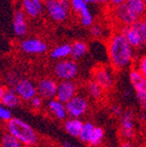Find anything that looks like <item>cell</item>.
<instances>
[{
	"label": "cell",
	"instance_id": "32",
	"mask_svg": "<svg viewBox=\"0 0 146 147\" xmlns=\"http://www.w3.org/2000/svg\"><path fill=\"white\" fill-rule=\"evenodd\" d=\"M137 69L146 78V54L139 58L137 62Z\"/></svg>",
	"mask_w": 146,
	"mask_h": 147
},
{
	"label": "cell",
	"instance_id": "10",
	"mask_svg": "<svg viewBox=\"0 0 146 147\" xmlns=\"http://www.w3.org/2000/svg\"><path fill=\"white\" fill-rule=\"evenodd\" d=\"M14 88L22 100L31 101L37 95V86L29 79L18 80Z\"/></svg>",
	"mask_w": 146,
	"mask_h": 147
},
{
	"label": "cell",
	"instance_id": "7",
	"mask_svg": "<svg viewBox=\"0 0 146 147\" xmlns=\"http://www.w3.org/2000/svg\"><path fill=\"white\" fill-rule=\"evenodd\" d=\"M92 79L95 81L103 90H110L114 84L112 73L108 67L104 65H96L92 71Z\"/></svg>",
	"mask_w": 146,
	"mask_h": 147
},
{
	"label": "cell",
	"instance_id": "13",
	"mask_svg": "<svg viewBox=\"0 0 146 147\" xmlns=\"http://www.w3.org/2000/svg\"><path fill=\"white\" fill-rule=\"evenodd\" d=\"M56 81L51 78L41 79L37 84V94L44 99H52L56 97L57 92Z\"/></svg>",
	"mask_w": 146,
	"mask_h": 147
},
{
	"label": "cell",
	"instance_id": "26",
	"mask_svg": "<svg viewBox=\"0 0 146 147\" xmlns=\"http://www.w3.org/2000/svg\"><path fill=\"white\" fill-rule=\"evenodd\" d=\"M103 137H104V131L103 129L100 127H95L91 134V137H90L89 144L91 146H98L103 140Z\"/></svg>",
	"mask_w": 146,
	"mask_h": 147
},
{
	"label": "cell",
	"instance_id": "14",
	"mask_svg": "<svg viewBox=\"0 0 146 147\" xmlns=\"http://www.w3.org/2000/svg\"><path fill=\"white\" fill-rule=\"evenodd\" d=\"M120 30L126 37L127 41L130 43V45L133 48H141L143 45V41H142L141 35L138 32L137 28L135 27L134 24L131 26H126V27H122Z\"/></svg>",
	"mask_w": 146,
	"mask_h": 147
},
{
	"label": "cell",
	"instance_id": "16",
	"mask_svg": "<svg viewBox=\"0 0 146 147\" xmlns=\"http://www.w3.org/2000/svg\"><path fill=\"white\" fill-rule=\"evenodd\" d=\"M129 80L136 93H146V78L137 69H132L130 71Z\"/></svg>",
	"mask_w": 146,
	"mask_h": 147
},
{
	"label": "cell",
	"instance_id": "17",
	"mask_svg": "<svg viewBox=\"0 0 146 147\" xmlns=\"http://www.w3.org/2000/svg\"><path fill=\"white\" fill-rule=\"evenodd\" d=\"M72 56V44L62 43L54 46L50 51V57L55 60L66 59Z\"/></svg>",
	"mask_w": 146,
	"mask_h": 147
},
{
	"label": "cell",
	"instance_id": "20",
	"mask_svg": "<svg viewBox=\"0 0 146 147\" xmlns=\"http://www.w3.org/2000/svg\"><path fill=\"white\" fill-rule=\"evenodd\" d=\"M48 107L50 109V111L59 119H66L68 117V111H66V103L62 102L58 99H50L48 102Z\"/></svg>",
	"mask_w": 146,
	"mask_h": 147
},
{
	"label": "cell",
	"instance_id": "36",
	"mask_svg": "<svg viewBox=\"0 0 146 147\" xmlns=\"http://www.w3.org/2000/svg\"><path fill=\"white\" fill-rule=\"evenodd\" d=\"M127 0H112V2H110V6H116V5H120V4H123L125 3Z\"/></svg>",
	"mask_w": 146,
	"mask_h": 147
},
{
	"label": "cell",
	"instance_id": "19",
	"mask_svg": "<svg viewBox=\"0 0 146 147\" xmlns=\"http://www.w3.org/2000/svg\"><path fill=\"white\" fill-rule=\"evenodd\" d=\"M125 3L138 21L146 14V6L144 0H127Z\"/></svg>",
	"mask_w": 146,
	"mask_h": 147
},
{
	"label": "cell",
	"instance_id": "24",
	"mask_svg": "<svg viewBox=\"0 0 146 147\" xmlns=\"http://www.w3.org/2000/svg\"><path fill=\"white\" fill-rule=\"evenodd\" d=\"M87 92H88V94L94 99H99L101 96H102V92L104 90L100 87V86L95 82V81L92 79L90 80L89 82L87 83Z\"/></svg>",
	"mask_w": 146,
	"mask_h": 147
},
{
	"label": "cell",
	"instance_id": "12",
	"mask_svg": "<svg viewBox=\"0 0 146 147\" xmlns=\"http://www.w3.org/2000/svg\"><path fill=\"white\" fill-rule=\"evenodd\" d=\"M76 93H77V85L73 80L59 81V83L57 84L56 98L64 103L73 98Z\"/></svg>",
	"mask_w": 146,
	"mask_h": 147
},
{
	"label": "cell",
	"instance_id": "28",
	"mask_svg": "<svg viewBox=\"0 0 146 147\" xmlns=\"http://www.w3.org/2000/svg\"><path fill=\"white\" fill-rule=\"evenodd\" d=\"M90 29V34L93 37L94 39H102L105 35L104 28L100 25V24H93Z\"/></svg>",
	"mask_w": 146,
	"mask_h": 147
},
{
	"label": "cell",
	"instance_id": "3",
	"mask_svg": "<svg viewBox=\"0 0 146 147\" xmlns=\"http://www.w3.org/2000/svg\"><path fill=\"white\" fill-rule=\"evenodd\" d=\"M45 12L49 20L54 23L62 24L69 20L72 6L70 0H44Z\"/></svg>",
	"mask_w": 146,
	"mask_h": 147
},
{
	"label": "cell",
	"instance_id": "22",
	"mask_svg": "<svg viewBox=\"0 0 146 147\" xmlns=\"http://www.w3.org/2000/svg\"><path fill=\"white\" fill-rule=\"evenodd\" d=\"M88 52V45L86 42L82 40H77L72 44V56L73 59L77 60L79 58L83 57Z\"/></svg>",
	"mask_w": 146,
	"mask_h": 147
},
{
	"label": "cell",
	"instance_id": "18",
	"mask_svg": "<svg viewBox=\"0 0 146 147\" xmlns=\"http://www.w3.org/2000/svg\"><path fill=\"white\" fill-rule=\"evenodd\" d=\"M22 99L20 98V96L16 92L14 88H8V89H5L4 94H3L0 101L4 106H6L9 109H11V108L18 107L20 105V101Z\"/></svg>",
	"mask_w": 146,
	"mask_h": 147
},
{
	"label": "cell",
	"instance_id": "41",
	"mask_svg": "<svg viewBox=\"0 0 146 147\" xmlns=\"http://www.w3.org/2000/svg\"><path fill=\"white\" fill-rule=\"evenodd\" d=\"M121 147H133V146L130 144V143H124V144L122 145Z\"/></svg>",
	"mask_w": 146,
	"mask_h": 147
},
{
	"label": "cell",
	"instance_id": "11",
	"mask_svg": "<svg viewBox=\"0 0 146 147\" xmlns=\"http://www.w3.org/2000/svg\"><path fill=\"white\" fill-rule=\"evenodd\" d=\"M12 31H14V34L18 38H24L29 32L28 16L22 9H18L14 13Z\"/></svg>",
	"mask_w": 146,
	"mask_h": 147
},
{
	"label": "cell",
	"instance_id": "25",
	"mask_svg": "<svg viewBox=\"0 0 146 147\" xmlns=\"http://www.w3.org/2000/svg\"><path fill=\"white\" fill-rule=\"evenodd\" d=\"M1 146L2 147H23V144L18 140L14 135L7 132L4 134L1 139Z\"/></svg>",
	"mask_w": 146,
	"mask_h": 147
},
{
	"label": "cell",
	"instance_id": "33",
	"mask_svg": "<svg viewBox=\"0 0 146 147\" xmlns=\"http://www.w3.org/2000/svg\"><path fill=\"white\" fill-rule=\"evenodd\" d=\"M42 103H43V98L38 94L31 100V104L34 108H40L42 106Z\"/></svg>",
	"mask_w": 146,
	"mask_h": 147
},
{
	"label": "cell",
	"instance_id": "29",
	"mask_svg": "<svg viewBox=\"0 0 146 147\" xmlns=\"http://www.w3.org/2000/svg\"><path fill=\"white\" fill-rule=\"evenodd\" d=\"M134 26L137 28L138 32L140 33L141 35V38H142V41H143V45H146V24L143 22V20H139L137 21L136 23L134 24Z\"/></svg>",
	"mask_w": 146,
	"mask_h": 147
},
{
	"label": "cell",
	"instance_id": "2",
	"mask_svg": "<svg viewBox=\"0 0 146 147\" xmlns=\"http://www.w3.org/2000/svg\"><path fill=\"white\" fill-rule=\"evenodd\" d=\"M7 132L14 135L25 146H34L38 142V136L35 130L18 117H11L6 122Z\"/></svg>",
	"mask_w": 146,
	"mask_h": 147
},
{
	"label": "cell",
	"instance_id": "39",
	"mask_svg": "<svg viewBox=\"0 0 146 147\" xmlns=\"http://www.w3.org/2000/svg\"><path fill=\"white\" fill-rule=\"evenodd\" d=\"M62 147H75V146L70 142H64V145H62Z\"/></svg>",
	"mask_w": 146,
	"mask_h": 147
},
{
	"label": "cell",
	"instance_id": "42",
	"mask_svg": "<svg viewBox=\"0 0 146 147\" xmlns=\"http://www.w3.org/2000/svg\"><path fill=\"white\" fill-rule=\"evenodd\" d=\"M142 20H143V22H144V23L146 24V14H145V16H143V18H142Z\"/></svg>",
	"mask_w": 146,
	"mask_h": 147
},
{
	"label": "cell",
	"instance_id": "5",
	"mask_svg": "<svg viewBox=\"0 0 146 147\" xmlns=\"http://www.w3.org/2000/svg\"><path fill=\"white\" fill-rule=\"evenodd\" d=\"M20 49L22 52L30 55L43 54L48 50V45L43 39L40 38H25L20 42Z\"/></svg>",
	"mask_w": 146,
	"mask_h": 147
},
{
	"label": "cell",
	"instance_id": "43",
	"mask_svg": "<svg viewBox=\"0 0 146 147\" xmlns=\"http://www.w3.org/2000/svg\"><path fill=\"white\" fill-rule=\"evenodd\" d=\"M44 147H58V146H55V145H46Z\"/></svg>",
	"mask_w": 146,
	"mask_h": 147
},
{
	"label": "cell",
	"instance_id": "35",
	"mask_svg": "<svg viewBox=\"0 0 146 147\" xmlns=\"http://www.w3.org/2000/svg\"><path fill=\"white\" fill-rule=\"evenodd\" d=\"M112 113H114V115L116 117H120V115H123V111H122V108L118 105L112 106Z\"/></svg>",
	"mask_w": 146,
	"mask_h": 147
},
{
	"label": "cell",
	"instance_id": "1",
	"mask_svg": "<svg viewBox=\"0 0 146 147\" xmlns=\"http://www.w3.org/2000/svg\"><path fill=\"white\" fill-rule=\"evenodd\" d=\"M108 59L112 67L121 71L132 63L134 57V48L130 45L121 30L114 31L106 41Z\"/></svg>",
	"mask_w": 146,
	"mask_h": 147
},
{
	"label": "cell",
	"instance_id": "30",
	"mask_svg": "<svg viewBox=\"0 0 146 147\" xmlns=\"http://www.w3.org/2000/svg\"><path fill=\"white\" fill-rule=\"evenodd\" d=\"M11 111L9 108H7L6 106H4L1 101H0V119L1 121H4V122H7L9 119H11Z\"/></svg>",
	"mask_w": 146,
	"mask_h": 147
},
{
	"label": "cell",
	"instance_id": "21",
	"mask_svg": "<svg viewBox=\"0 0 146 147\" xmlns=\"http://www.w3.org/2000/svg\"><path fill=\"white\" fill-rule=\"evenodd\" d=\"M84 123L79 117H71L70 119L66 121L64 123V129L68 134L73 137H79L81 131H82Z\"/></svg>",
	"mask_w": 146,
	"mask_h": 147
},
{
	"label": "cell",
	"instance_id": "15",
	"mask_svg": "<svg viewBox=\"0 0 146 147\" xmlns=\"http://www.w3.org/2000/svg\"><path fill=\"white\" fill-rule=\"evenodd\" d=\"M121 132L123 137L130 139L134 135V117L131 110H126L121 121Z\"/></svg>",
	"mask_w": 146,
	"mask_h": 147
},
{
	"label": "cell",
	"instance_id": "38",
	"mask_svg": "<svg viewBox=\"0 0 146 147\" xmlns=\"http://www.w3.org/2000/svg\"><path fill=\"white\" fill-rule=\"evenodd\" d=\"M4 91H5V88L3 87L1 84H0V100H1V98H2L3 94H4Z\"/></svg>",
	"mask_w": 146,
	"mask_h": 147
},
{
	"label": "cell",
	"instance_id": "6",
	"mask_svg": "<svg viewBox=\"0 0 146 147\" xmlns=\"http://www.w3.org/2000/svg\"><path fill=\"white\" fill-rule=\"evenodd\" d=\"M112 18L118 25L121 26V28L131 26L138 21L134 16V14L130 11L126 3L112 6Z\"/></svg>",
	"mask_w": 146,
	"mask_h": 147
},
{
	"label": "cell",
	"instance_id": "37",
	"mask_svg": "<svg viewBox=\"0 0 146 147\" xmlns=\"http://www.w3.org/2000/svg\"><path fill=\"white\" fill-rule=\"evenodd\" d=\"M95 2L101 5H107V4H110L112 0H95Z\"/></svg>",
	"mask_w": 146,
	"mask_h": 147
},
{
	"label": "cell",
	"instance_id": "8",
	"mask_svg": "<svg viewBox=\"0 0 146 147\" xmlns=\"http://www.w3.org/2000/svg\"><path fill=\"white\" fill-rule=\"evenodd\" d=\"M66 107L68 115L71 117H81L88 109V101L83 96L75 95L73 98L66 102Z\"/></svg>",
	"mask_w": 146,
	"mask_h": 147
},
{
	"label": "cell",
	"instance_id": "44",
	"mask_svg": "<svg viewBox=\"0 0 146 147\" xmlns=\"http://www.w3.org/2000/svg\"><path fill=\"white\" fill-rule=\"evenodd\" d=\"M144 2H145V6H146V0H144Z\"/></svg>",
	"mask_w": 146,
	"mask_h": 147
},
{
	"label": "cell",
	"instance_id": "23",
	"mask_svg": "<svg viewBox=\"0 0 146 147\" xmlns=\"http://www.w3.org/2000/svg\"><path fill=\"white\" fill-rule=\"evenodd\" d=\"M78 16H79V21L80 24L85 28H90L94 24V16L92 11L89 9L88 4L84 6L80 11L78 12Z\"/></svg>",
	"mask_w": 146,
	"mask_h": 147
},
{
	"label": "cell",
	"instance_id": "27",
	"mask_svg": "<svg viewBox=\"0 0 146 147\" xmlns=\"http://www.w3.org/2000/svg\"><path fill=\"white\" fill-rule=\"evenodd\" d=\"M94 126L92 123H84L83 125V128H82V131H81L80 135H79V138H80V140L84 143H89V140H90V137H91V134L93 132Z\"/></svg>",
	"mask_w": 146,
	"mask_h": 147
},
{
	"label": "cell",
	"instance_id": "9",
	"mask_svg": "<svg viewBox=\"0 0 146 147\" xmlns=\"http://www.w3.org/2000/svg\"><path fill=\"white\" fill-rule=\"evenodd\" d=\"M21 9L30 18H38L45 11L44 0H21Z\"/></svg>",
	"mask_w": 146,
	"mask_h": 147
},
{
	"label": "cell",
	"instance_id": "4",
	"mask_svg": "<svg viewBox=\"0 0 146 147\" xmlns=\"http://www.w3.org/2000/svg\"><path fill=\"white\" fill-rule=\"evenodd\" d=\"M79 67L75 59H60L54 64L53 73L59 81L74 80L77 77Z\"/></svg>",
	"mask_w": 146,
	"mask_h": 147
},
{
	"label": "cell",
	"instance_id": "40",
	"mask_svg": "<svg viewBox=\"0 0 146 147\" xmlns=\"http://www.w3.org/2000/svg\"><path fill=\"white\" fill-rule=\"evenodd\" d=\"M85 2H86L88 5H89V4H92V3H96V2H95V0H85Z\"/></svg>",
	"mask_w": 146,
	"mask_h": 147
},
{
	"label": "cell",
	"instance_id": "34",
	"mask_svg": "<svg viewBox=\"0 0 146 147\" xmlns=\"http://www.w3.org/2000/svg\"><path fill=\"white\" fill-rule=\"evenodd\" d=\"M136 96L140 106L146 111V93H136Z\"/></svg>",
	"mask_w": 146,
	"mask_h": 147
},
{
	"label": "cell",
	"instance_id": "31",
	"mask_svg": "<svg viewBox=\"0 0 146 147\" xmlns=\"http://www.w3.org/2000/svg\"><path fill=\"white\" fill-rule=\"evenodd\" d=\"M70 2H71L72 10H74L76 13H78L83 7L87 5L85 0H70Z\"/></svg>",
	"mask_w": 146,
	"mask_h": 147
}]
</instances>
